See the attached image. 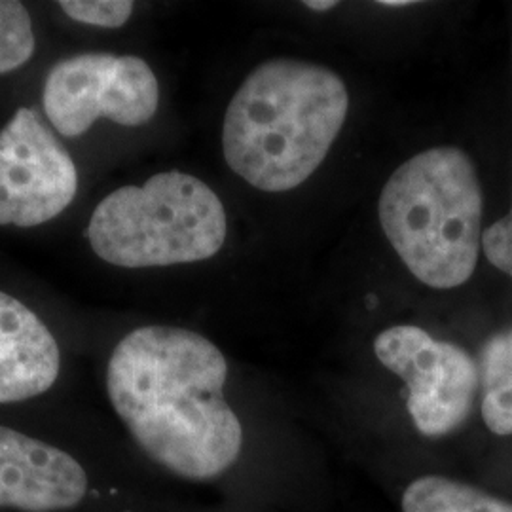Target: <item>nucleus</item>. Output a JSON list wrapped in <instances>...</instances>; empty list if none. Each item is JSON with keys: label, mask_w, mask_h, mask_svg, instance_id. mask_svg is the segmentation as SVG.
<instances>
[{"label": "nucleus", "mask_w": 512, "mask_h": 512, "mask_svg": "<svg viewBox=\"0 0 512 512\" xmlns=\"http://www.w3.org/2000/svg\"><path fill=\"white\" fill-rule=\"evenodd\" d=\"M228 365L202 334L177 327L131 330L110 355L107 391L135 442L175 475L224 473L243 446L224 399Z\"/></svg>", "instance_id": "1"}, {"label": "nucleus", "mask_w": 512, "mask_h": 512, "mask_svg": "<svg viewBox=\"0 0 512 512\" xmlns=\"http://www.w3.org/2000/svg\"><path fill=\"white\" fill-rule=\"evenodd\" d=\"M348 109L346 84L327 67L266 61L245 78L226 109V164L258 190H293L323 164Z\"/></svg>", "instance_id": "2"}, {"label": "nucleus", "mask_w": 512, "mask_h": 512, "mask_svg": "<svg viewBox=\"0 0 512 512\" xmlns=\"http://www.w3.org/2000/svg\"><path fill=\"white\" fill-rule=\"evenodd\" d=\"M380 222L421 283L433 289L463 285L482 245V192L469 156L437 147L404 162L382 190Z\"/></svg>", "instance_id": "3"}, {"label": "nucleus", "mask_w": 512, "mask_h": 512, "mask_svg": "<svg viewBox=\"0 0 512 512\" xmlns=\"http://www.w3.org/2000/svg\"><path fill=\"white\" fill-rule=\"evenodd\" d=\"M226 234V211L215 190L181 171L110 192L86 228L93 253L120 268L202 262L219 253Z\"/></svg>", "instance_id": "4"}, {"label": "nucleus", "mask_w": 512, "mask_h": 512, "mask_svg": "<svg viewBox=\"0 0 512 512\" xmlns=\"http://www.w3.org/2000/svg\"><path fill=\"white\" fill-rule=\"evenodd\" d=\"M160 86L147 61L135 55L80 54L54 65L42 90L44 114L63 137H80L99 118L137 128L150 122Z\"/></svg>", "instance_id": "5"}, {"label": "nucleus", "mask_w": 512, "mask_h": 512, "mask_svg": "<svg viewBox=\"0 0 512 512\" xmlns=\"http://www.w3.org/2000/svg\"><path fill=\"white\" fill-rule=\"evenodd\" d=\"M374 351L406 382L408 412L421 435L442 437L467 420L478 389V370L467 351L410 325L384 330Z\"/></svg>", "instance_id": "6"}, {"label": "nucleus", "mask_w": 512, "mask_h": 512, "mask_svg": "<svg viewBox=\"0 0 512 512\" xmlns=\"http://www.w3.org/2000/svg\"><path fill=\"white\" fill-rule=\"evenodd\" d=\"M78 190V171L33 109L16 110L0 131V226L35 228L59 217Z\"/></svg>", "instance_id": "7"}, {"label": "nucleus", "mask_w": 512, "mask_h": 512, "mask_svg": "<svg viewBox=\"0 0 512 512\" xmlns=\"http://www.w3.org/2000/svg\"><path fill=\"white\" fill-rule=\"evenodd\" d=\"M88 476L67 452L0 425V507L54 512L78 505Z\"/></svg>", "instance_id": "8"}, {"label": "nucleus", "mask_w": 512, "mask_h": 512, "mask_svg": "<svg viewBox=\"0 0 512 512\" xmlns=\"http://www.w3.org/2000/svg\"><path fill=\"white\" fill-rule=\"evenodd\" d=\"M61 368L54 334L37 313L0 291V404L46 393Z\"/></svg>", "instance_id": "9"}, {"label": "nucleus", "mask_w": 512, "mask_h": 512, "mask_svg": "<svg viewBox=\"0 0 512 512\" xmlns=\"http://www.w3.org/2000/svg\"><path fill=\"white\" fill-rule=\"evenodd\" d=\"M480 368L484 423L495 435H512V329L484 346Z\"/></svg>", "instance_id": "10"}, {"label": "nucleus", "mask_w": 512, "mask_h": 512, "mask_svg": "<svg viewBox=\"0 0 512 512\" xmlns=\"http://www.w3.org/2000/svg\"><path fill=\"white\" fill-rule=\"evenodd\" d=\"M403 512H512V505L444 476H423L406 488Z\"/></svg>", "instance_id": "11"}, {"label": "nucleus", "mask_w": 512, "mask_h": 512, "mask_svg": "<svg viewBox=\"0 0 512 512\" xmlns=\"http://www.w3.org/2000/svg\"><path fill=\"white\" fill-rule=\"evenodd\" d=\"M35 54V33L27 8L0 0V74L12 73Z\"/></svg>", "instance_id": "12"}, {"label": "nucleus", "mask_w": 512, "mask_h": 512, "mask_svg": "<svg viewBox=\"0 0 512 512\" xmlns=\"http://www.w3.org/2000/svg\"><path fill=\"white\" fill-rule=\"evenodd\" d=\"M59 8L78 23L105 29L122 27L133 14L131 0H61Z\"/></svg>", "instance_id": "13"}, {"label": "nucleus", "mask_w": 512, "mask_h": 512, "mask_svg": "<svg viewBox=\"0 0 512 512\" xmlns=\"http://www.w3.org/2000/svg\"><path fill=\"white\" fill-rule=\"evenodd\" d=\"M482 247L495 268L512 277V207L505 219L497 220L482 234Z\"/></svg>", "instance_id": "14"}, {"label": "nucleus", "mask_w": 512, "mask_h": 512, "mask_svg": "<svg viewBox=\"0 0 512 512\" xmlns=\"http://www.w3.org/2000/svg\"><path fill=\"white\" fill-rule=\"evenodd\" d=\"M334 6H336L334 0H308V2H306V8L315 10V12H325V10H330V8H334Z\"/></svg>", "instance_id": "15"}, {"label": "nucleus", "mask_w": 512, "mask_h": 512, "mask_svg": "<svg viewBox=\"0 0 512 512\" xmlns=\"http://www.w3.org/2000/svg\"><path fill=\"white\" fill-rule=\"evenodd\" d=\"M380 4L382 6H391V8H401V6H410L414 2H410V0H382Z\"/></svg>", "instance_id": "16"}]
</instances>
